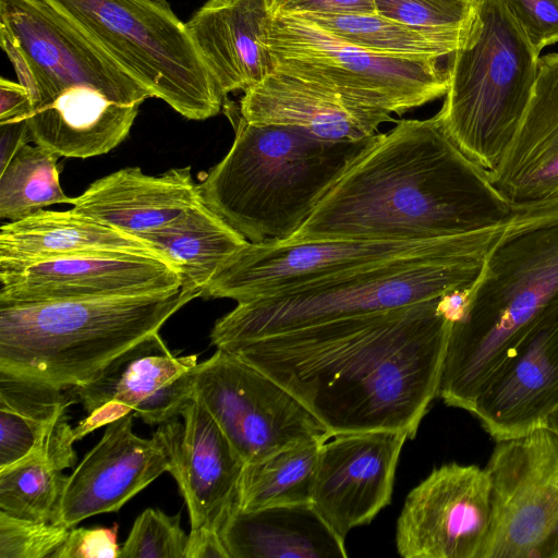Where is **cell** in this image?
Here are the masks:
<instances>
[{"label":"cell","mask_w":558,"mask_h":558,"mask_svg":"<svg viewBox=\"0 0 558 558\" xmlns=\"http://www.w3.org/2000/svg\"><path fill=\"white\" fill-rule=\"evenodd\" d=\"M535 51L558 43V0H504Z\"/></svg>","instance_id":"cell-36"},{"label":"cell","mask_w":558,"mask_h":558,"mask_svg":"<svg viewBox=\"0 0 558 558\" xmlns=\"http://www.w3.org/2000/svg\"><path fill=\"white\" fill-rule=\"evenodd\" d=\"M96 251L135 252L163 258L141 238L84 216L74 208L41 209L0 228V264Z\"/></svg>","instance_id":"cell-26"},{"label":"cell","mask_w":558,"mask_h":558,"mask_svg":"<svg viewBox=\"0 0 558 558\" xmlns=\"http://www.w3.org/2000/svg\"><path fill=\"white\" fill-rule=\"evenodd\" d=\"M134 412L108 424L66 482L52 523L73 527L81 521L117 512L163 472L169 460L157 438L133 432Z\"/></svg>","instance_id":"cell-19"},{"label":"cell","mask_w":558,"mask_h":558,"mask_svg":"<svg viewBox=\"0 0 558 558\" xmlns=\"http://www.w3.org/2000/svg\"><path fill=\"white\" fill-rule=\"evenodd\" d=\"M239 111L252 124L293 126L325 141L362 140L393 121L388 111L276 71L244 92Z\"/></svg>","instance_id":"cell-21"},{"label":"cell","mask_w":558,"mask_h":558,"mask_svg":"<svg viewBox=\"0 0 558 558\" xmlns=\"http://www.w3.org/2000/svg\"><path fill=\"white\" fill-rule=\"evenodd\" d=\"M270 15L373 14L375 0H268Z\"/></svg>","instance_id":"cell-38"},{"label":"cell","mask_w":558,"mask_h":558,"mask_svg":"<svg viewBox=\"0 0 558 558\" xmlns=\"http://www.w3.org/2000/svg\"><path fill=\"white\" fill-rule=\"evenodd\" d=\"M133 412L132 408L117 401H110L88 413V416L82 420L73 428L75 441L82 439L93 430L107 426L108 424Z\"/></svg>","instance_id":"cell-41"},{"label":"cell","mask_w":558,"mask_h":558,"mask_svg":"<svg viewBox=\"0 0 558 558\" xmlns=\"http://www.w3.org/2000/svg\"><path fill=\"white\" fill-rule=\"evenodd\" d=\"M60 156L38 144H24L0 171V218L15 221L54 204H73L63 192Z\"/></svg>","instance_id":"cell-32"},{"label":"cell","mask_w":558,"mask_h":558,"mask_svg":"<svg viewBox=\"0 0 558 558\" xmlns=\"http://www.w3.org/2000/svg\"><path fill=\"white\" fill-rule=\"evenodd\" d=\"M118 525L111 527H71L63 544L51 558H118Z\"/></svg>","instance_id":"cell-37"},{"label":"cell","mask_w":558,"mask_h":558,"mask_svg":"<svg viewBox=\"0 0 558 558\" xmlns=\"http://www.w3.org/2000/svg\"><path fill=\"white\" fill-rule=\"evenodd\" d=\"M198 197L191 167L160 175L130 167L94 181L72 205L84 216L137 236L169 222Z\"/></svg>","instance_id":"cell-24"},{"label":"cell","mask_w":558,"mask_h":558,"mask_svg":"<svg viewBox=\"0 0 558 558\" xmlns=\"http://www.w3.org/2000/svg\"><path fill=\"white\" fill-rule=\"evenodd\" d=\"M198 298L163 293L0 304V374L69 390Z\"/></svg>","instance_id":"cell-6"},{"label":"cell","mask_w":558,"mask_h":558,"mask_svg":"<svg viewBox=\"0 0 558 558\" xmlns=\"http://www.w3.org/2000/svg\"><path fill=\"white\" fill-rule=\"evenodd\" d=\"M511 221L463 234L437 252L351 269L238 303L215 323L210 343L227 350L272 335L469 290Z\"/></svg>","instance_id":"cell-5"},{"label":"cell","mask_w":558,"mask_h":558,"mask_svg":"<svg viewBox=\"0 0 558 558\" xmlns=\"http://www.w3.org/2000/svg\"><path fill=\"white\" fill-rule=\"evenodd\" d=\"M558 296V198L519 210L451 323L438 397L471 412L495 369Z\"/></svg>","instance_id":"cell-4"},{"label":"cell","mask_w":558,"mask_h":558,"mask_svg":"<svg viewBox=\"0 0 558 558\" xmlns=\"http://www.w3.org/2000/svg\"><path fill=\"white\" fill-rule=\"evenodd\" d=\"M159 424L155 436L169 460V473L178 483L189 511L191 529L220 533L238 509L245 462L222 429L192 396L180 415Z\"/></svg>","instance_id":"cell-18"},{"label":"cell","mask_w":558,"mask_h":558,"mask_svg":"<svg viewBox=\"0 0 558 558\" xmlns=\"http://www.w3.org/2000/svg\"><path fill=\"white\" fill-rule=\"evenodd\" d=\"M32 141L27 119L0 123V171L17 149Z\"/></svg>","instance_id":"cell-42"},{"label":"cell","mask_w":558,"mask_h":558,"mask_svg":"<svg viewBox=\"0 0 558 558\" xmlns=\"http://www.w3.org/2000/svg\"><path fill=\"white\" fill-rule=\"evenodd\" d=\"M546 428L550 430L558 438V407L555 411L549 415Z\"/></svg>","instance_id":"cell-43"},{"label":"cell","mask_w":558,"mask_h":558,"mask_svg":"<svg viewBox=\"0 0 558 558\" xmlns=\"http://www.w3.org/2000/svg\"><path fill=\"white\" fill-rule=\"evenodd\" d=\"M193 397L210 413L245 464L329 434L288 390L227 350L217 349L197 363Z\"/></svg>","instance_id":"cell-12"},{"label":"cell","mask_w":558,"mask_h":558,"mask_svg":"<svg viewBox=\"0 0 558 558\" xmlns=\"http://www.w3.org/2000/svg\"><path fill=\"white\" fill-rule=\"evenodd\" d=\"M73 428L63 417L39 448L0 470L1 512L52 522L66 482L62 471L76 462Z\"/></svg>","instance_id":"cell-28"},{"label":"cell","mask_w":558,"mask_h":558,"mask_svg":"<svg viewBox=\"0 0 558 558\" xmlns=\"http://www.w3.org/2000/svg\"><path fill=\"white\" fill-rule=\"evenodd\" d=\"M151 97L190 120L220 112L225 97L172 10L144 0H44Z\"/></svg>","instance_id":"cell-8"},{"label":"cell","mask_w":558,"mask_h":558,"mask_svg":"<svg viewBox=\"0 0 558 558\" xmlns=\"http://www.w3.org/2000/svg\"><path fill=\"white\" fill-rule=\"evenodd\" d=\"M475 1L477 36L450 54L448 88L437 114L462 151L492 172L519 129L541 54L504 0Z\"/></svg>","instance_id":"cell-7"},{"label":"cell","mask_w":558,"mask_h":558,"mask_svg":"<svg viewBox=\"0 0 558 558\" xmlns=\"http://www.w3.org/2000/svg\"><path fill=\"white\" fill-rule=\"evenodd\" d=\"M268 0H207L186 29L223 97L260 82L271 70Z\"/></svg>","instance_id":"cell-23"},{"label":"cell","mask_w":558,"mask_h":558,"mask_svg":"<svg viewBox=\"0 0 558 558\" xmlns=\"http://www.w3.org/2000/svg\"><path fill=\"white\" fill-rule=\"evenodd\" d=\"M442 298L314 325L232 352L294 396L333 434L415 437L438 397L451 327Z\"/></svg>","instance_id":"cell-1"},{"label":"cell","mask_w":558,"mask_h":558,"mask_svg":"<svg viewBox=\"0 0 558 558\" xmlns=\"http://www.w3.org/2000/svg\"><path fill=\"white\" fill-rule=\"evenodd\" d=\"M488 177L515 210L558 198V52L539 57L519 129L502 161Z\"/></svg>","instance_id":"cell-22"},{"label":"cell","mask_w":558,"mask_h":558,"mask_svg":"<svg viewBox=\"0 0 558 558\" xmlns=\"http://www.w3.org/2000/svg\"><path fill=\"white\" fill-rule=\"evenodd\" d=\"M0 45L33 107L78 88L141 106L151 95L44 0H0Z\"/></svg>","instance_id":"cell-10"},{"label":"cell","mask_w":558,"mask_h":558,"mask_svg":"<svg viewBox=\"0 0 558 558\" xmlns=\"http://www.w3.org/2000/svg\"><path fill=\"white\" fill-rule=\"evenodd\" d=\"M70 401L64 389L0 374V470L40 447Z\"/></svg>","instance_id":"cell-30"},{"label":"cell","mask_w":558,"mask_h":558,"mask_svg":"<svg viewBox=\"0 0 558 558\" xmlns=\"http://www.w3.org/2000/svg\"><path fill=\"white\" fill-rule=\"evenodd\" d=\"M490 521L486 469L442 464L407 496L397 521V550L403 558H480Z\"/></svg>","instance_id":"cell-14"},{"label":"cell","mask_w":558,"mask_h":558,"mask_svg":"<svg viewBox=\"0 0 558 558\" xmlns=\"http://www.w3.org/2000/svg\"><path fill=\"white\" fill-rule=\"evenodd\" d=\"M144 1L155 4L157 7L166 9V10H171L168 0H144Z\"/></svg>","instance_id":"cell-44"},{"label":"cell","mask_w":558,"mask_h":558,"mask_svg":"<svg viewBox=\"0 0 558 558\" xmlns=\"http://www.w3.org/2000/svg\"><path fill=\"white\" fill-rule=\"evenodd\" d=\"M377 13L420 28L456 29L477 25L475 0H375Z\"/></svg>","instance_id":"cell-34"},{"label":"cell","mask_w":558,"mask_h":558,"mask_svg":"<svg viewBox=\"0 0 558 558\" xmlns=\"http://www.w3.org/2000/svg\"><path fill=\"white\" fill-rule=\"evenodd\" d=\"M184 558H230L220 533L206 529H191Z\"/></svg>","instance_id":"cell-40"},{"label":"cell","mask_w":558,"mask_h":558,"mask_svg":"<svg viewBox=\"0 0 558 558\" xmlns=\"http://www.w3.org/2000/svg\"><path fill=\"white\" fill-rule=\"evenodd\" d=\"M518 211L436 113L379 133L302 227L280 242L438 240L501 226Z\"/></svg>","instance_id":"cell-2"},{"label":"cell","mask_w":558,"mask_h":558,"mask_svg":"<svg viewBox=\"0 0 558 558\" xmlns=\"http://www.w3.org/2000/svg\"><path fill=\"white\" fill-rule=\"evenodd\" d=\"M0 304L163 293L182 287L163 258L96 251L0 264Z\"/></svg>","instance_id":"cell-15"},{"label":"cell","mask_w":558,"mask_h":558,"mask_svg":"<svg viewBox=\"0 0 558 558\" xmlns=\"http://www.w3.org/2000/svg\"><path fill=\"white\" fill-rule=\"evenodd\" d=\"M324 31L363 49L388 56L440 59L468 47L477 36V25L439 29L414 27L379 13L295 14Z\"/></svg>","instance_id":"cell-29"},{"label":"cell","mask_w":558,"mask_h":558,"mask_svg":"<svg viewBox=\"0 0 558 558\" xmlns=\"http://www.w3.org/2000/svg\"><path fill=\"white\" fill-rule=\"evenodd\" d=\"M230 558H345L338 536L311 504L235 509L220 530Z\"/></svg>","instance_id":"cell-25"},{"label":"cell","mask_w":558,"mask_h":558,"mask_svg":"<svg viewBox=\"0 0 558 558\" xmlns=\"http://www.w3.org/2000/svg\"><path fill=\"white\" fill-rule=\"evenodd\" d=\"M267 46L272 71L399 116L445 96L448 88L439 59L373 52L299 15H271Z\"/></svg>","instance_id":"cell-9"},{"label":"cell","mask_w":558,"mask_h":558,"mask_svg":"<svg viewBox=\"0 0 558 558\" xmlns=\"http://www.w3.org/2000/svg\"><path fill=\"white\" fill-rule=\"evenodd\" d=\"M331 434L301 441L246 463L238 509L311 504L322 442Z\"/></svg>","instance_id":"cell-31"},{"label":"cell","mask_w":558,"mask_h":558,"mask_svg":"<svg viewBox=\"0 0 558 558\" xmlns=\"http://www.w3.org/2000/svg\"><path fill=\"white\" fill-rule=\"evenodd\" d=\"M223 109L234 141L197 184L198 192L252 243L292 236L379 135L325 141L293 126L252 124L226 97Z\"/></svg>","instance_id":"cell-3"},{"label":"cell","mask_w":558,"mask_h":558,"mask_svg":"<svg viewBox=\"0 0 558 558\" xmlns=\"http://www.w3.org/2000/svg\"><path fill=\"white\" fill-rule=\"evenodd\" d=\"M33 105L26 88L2 77L0 80V123L28 119Z\"/></svg>","instance_id":"cell-39"},{"label":"cell","mask_w":558,"mask_h":558,"mask_svg":"<svg viewBox=\"0 0 558 558\" xmlns=\"http://www.w3.org/2000/svg\"><path fill=\"white\" fill-rule=\"evenodd\" d=\"M70 529L15 518L0 511V558H51Z\"/></svg>","instance_id":"cell-35"},{"label":"cell","mask_w":558,"mask_h":558,"mask_svg":"<svg viewBox=\"0 0 558 558\" xmlns=\"http://www.w3.org/2000/svg\"><path fill=\"white\" fill-rule=\"evenodd\" d=\"M180 514L147 508L134 521L119 558H184L187 534Z\"/></svg>","instance_id":"cell-33"},{"label":"cell","mask_w":558,"mask_h":558,"mask_svg":"<svg viewBox=\"0 0 558 558\" xmlns=\"http://www.w3.org/2000/svg\"><path fill=\"white\" fill-rule=\"evenodd\" d=\"M558 407V296L480 390L472 413L496 441L546 428Z\"/></svg>","instance_id":"cell-17"},{"label":"cell","mask_w":558,"mask_h":558,"mask_svg":"<svg viewBox=\"0 0 558 558\" xmlns=\"http://www.w3.org/2000/svg\"><path fill=\"white\" fill-rule=\"evenodd\" d=\"M492 521L480 558H558V438L497 441L486 465Z\"/></svg>","instance_id":"cell-11"},{"label":"cell","mask_w":558,"mask_h":558,"mask_svg":"<svg viewBox=\"0 0 558 558\" xmlns=\"http://www.w3.org/2000/svg\"><path fill=\"white\" fill-rule=\"evenodd\" d=\"M461 235L428 241L248 242L215 274L202 298L247 302L351 269L437 252Z\"/></svg>","instance_id":"cell-13"},{"label":"cell","mask_w":558,"mask_h":558,"mask_svg":"<svg viewBox=\"0 0 558 558\" xmlns=\"http://www.w3.org/2000/svg\"><path fill=\"white\" fill-rule=\"evenodd\" d=\"M196 365L197 355H175L157 331L70 391L87 413L117 401L131 407L146 424L159 425L179 416L192 398Z\"/></svg>","instance_id":"cell-20"},{"label":"cell","mask_w":558,"mask_h":558,"mask_svg":"<svg viewBox=\"0 0 558 558\" xmlns=\"http://www.w3.org/2000/svg\"><path fill=\"white\" fill-rule=\"evenodd\" d=\"M175 267L182 289L202 296L215 274L248 241L201 196L169 222L137 234Z\"/></svg>","instance_id":"cell-27"},{"label":"cell","mask_w":558,"mask_h":558,"mask_svg":"<svg viewBox=\"0 0 558 558\" xmlns=\"http://www.w3.org/2000/svg\"><path fill=\"white\" fill-rule=\"evenodd\" d=\"M404 432L329 435L320 445L311 505L341 538L390 504Z\"/></svg>","instance_id":"cell-16"}]
</instances>
